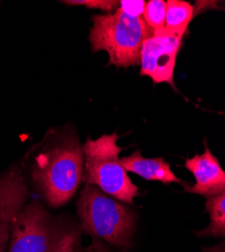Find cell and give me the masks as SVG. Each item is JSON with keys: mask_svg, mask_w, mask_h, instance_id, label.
Segmentation results:
<instances>
[{"mask_svg": "<svg viewBox=\"0 0 225 252\" xmlns=\"http://www.w3.org/2000/svg\"><path fill=\"white\" fill-rule=\"evenodd\" d=\"M183 36L163 31L153 33L142 43L140 51V76H147L155 84L167 83L177 91L174 72Z\"/></svg>", "mask_w": 225, "mask_h": 252, "instance_id": "obj_6", "label": "cell"}, {"mask_svg": "<svg viewBox=\"0 0 225 252\" xmlns=\"http://www.w3.org/2000/svg\"><path fill=\"white\" fill-rule=\"evenodd\" d=\"M85 252H114L108 245L99 239L92 238V243L85 247Z\"/></svg>", "mask_w": 225, "mask_h": 252, "instance_id": "obj_15", "label": "cell"}, {"mask_svg": "<svg viewBox=\"0 0 225 252\" xmlns=\"http://www.w3.org/2000/svg\"><path fill=\"white\" fill-rule=\"evenodd\" d=\"M120 161L127 172L133 173L147 181L187 186L175 175L171 164L163 158H145L140 151H136L130 156L120 158Z\"/></svg>", "mask_w": 225, "mask_h": 252, "instance_id": "obj_9", "label": "cell"}, {"mask_svg": "<svg viewBox=\"0 0 225 252\" xmlns=\"http://www.w3.org/2000/svg\"><path fill=\"white\" fill-rule=\"evenodd\" d=\"M79 223L53 216L37 200L17 213L7 252H85Z\"/></svg>", "mask_w": 225, "mask_h": 252, "instance_id": "obj_2", "label": "cell"}, {"mask_svg": "<svg viewBox=\"0 0 225 252\" xmlns=\"http://www.w3.org/2000/svg\"><path fill=\"white\" fill-rule=\"evenodd\" d=\"M62 2L66 5L86 6L87 8L99 9L106 13H112L119 7V1L117 0H65Z\"/></svg>", "mask_w": 225, "mask_h": 252, "instance_id": "obj_13", "label": "cell"}, {"mask_svg": "<svg viewBox=\"0 0 225 252\" xmlns=\"http://www.w3.org/2000/svg\"><path fill=\"white\" fill-rule=\"evenodd\" d=\"M206 211L209 214L210 222L207 227L196 231L198 237L224 238L225 236V193L207 198Z\"/></svg>", "mask_w": 225, "mask_h": 252, "instance_id": "obj_11", "label": "cell"}, {"mask_svg": "<svg viewBox=\"0 0 225 252\" xmlns=\"http://www.w3.org/2000/svg\"><path fill=\"white\" fill-rule=\"evenodd\" d=\"M116 132L103 134L97 139L88 136L82 145L84 155L83 182L97 187L108 196L129 205L139 195V189L132 183L122 166L119 155L124 151L117 144Z\"/></svg>", "mask_w": 225, "mask_h": 252, "instance_id": "obj_5", "label": "cell"}, {"mask_svg": "<svg viewBox=\"0 0 225 252\" xmlns=\"http://www.w3.org/2000/svg\"><path fill=\"white\" fill-rule=\"evenodd\" d=\"M77 214L82 232L119 252L133 248L138 215L129 204L85 185L77 201Z\"/></svg>", "mask_w": 225, "mask_h": 252, "instance_id": "obj_3", "label": "cell"}, {"mask_svg": "<svg viewBox=\"0 0 225 252\" xmlns=\"http://www.w3.org/2000/svg\"><path fill=\"white\" fill-rule=\"evenodd\" d=\"M89 40L93 52L104 51L109 65L128 69L139 65L144 40L153 34L144 19L131 17L119 9L92 16Z\"/></svg>", "mask_w": 225, "mask_h": 252, "instance_id": "obj_4", "label": "cell"}, {"mask_svg": "<svg viewBox=\"0 0 225 252\" xmlns=\"http://www.w3.org/2000/svg\"><path fill=\"white\" fill-rule=\"evenodd\" d=\"M28 197L24 170L19 164H13L0 175V252L8 251L13 221Z\"/></svg>", "mask_w": 225, "mask_h": 252, "instance_id": "obj_7", "label": "cell"}, {"mask_svg": "<svg viewBox=\"0 0 225 252\" xmlns=\"http://www.w3.org/2000/svg\"><path fill=\"white\" fill-rule=\"evenodd\" d=\"M84 172V155L75 132L52 129L29 160V178L37 195L49 206L66 205L76 194Z\"/></svg>", "mask_w": 225, "mask_h": 252, "instance_id": "obj_1", "label": "cell"}, {"mask_svg": "<svg viewBox=\"0 0 225 252\" xmlns=\"http://www.w3.org/2000/svg\"><path fill=\"white\" fill-rule=\"evenodd\" d=\"M185 167L195 178L194 185L184 187L186 192L206 199L225 193V172L208 146L203 154L187 158Z\"/></svg>", "mask_w": 225, "mask_h": 252, "instance_id": "obj_8", "label": "cell"}, {"mask_svg": "<svg viewBox=\"0 0 225 252\" xmlns=\"http://www.w3.org/2000/svg\"><path fill=\"white\" fill-rule=\"evenodd\" d=\"M146 3L144 0H121L118 9L129 16L142 18Z\"/></svg>", "mask_w": 225, "mask_h": 252, "instance_id": "obj_14", "label": "cell"}, {"mask_svg": "<svg viewBox=\"0 0 225 252\" xmlns=\"http://www.w3.org/2000/svg\"><path fill=\"white\" fill-rule=\"evenodd\" d=\"M194 14L195 6L190 2L183 0H169L166 8L165 31L184 36Z\"/></svg>", "mask_w": 225, "mask_h": 252, "instance_id": "obj_10", "label": "cell"}, {"mask_svg": "<svg viewBox=\"0 0 225 252\" xmlns=\"http://www.w3.org/2000/svg\"><path fill=\"white\" fill-rule=\"evenodd\" d=\"M167 1L165 0H150L146 3L142 19L153 33L165 31Z\"/></svg>", "mask_w": 225, "mask_h": 252, "instance_id": "obj_12", "label": "cell"}]
</instances>
